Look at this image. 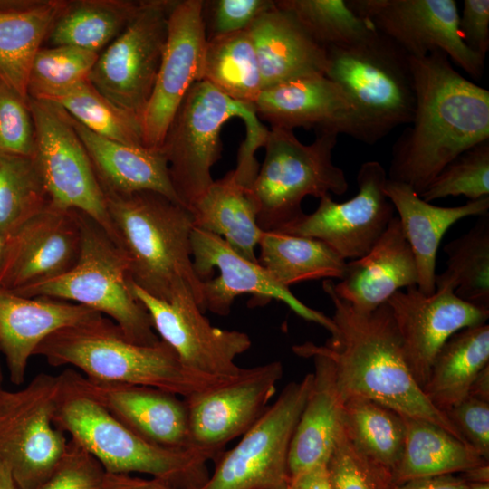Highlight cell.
<instances>
[{
	"label": "cell",
	"mask_w": 489,
	"mask_h": 489,
	"mask_svg": "<svg viewBox=\"0 0 489 489\" xmlns=\"http://www.w3.org/2000/svg\"><path fill=\"white\" fill-rule=\"evenodd\" d=\"M341 428L350 443L370 459L393 472L405 444L404 417L374 400H344Z\"/></svg>",
	"instance_id": "37"
},
{
	"label": "cell",
	"mask_w": 489,
	"mask_h": 489,
	"mask_svg": "<svg viewBox=\"0 0 489 489\" xmlns=\"http://www.w3.org/2000/svg\"><path fill=\"white\" fill-rule=\"evenodd\" d=\"M188 208L194 227L222 237L237 254L258 262L255 247L264 231L257 225V210L247 187L233 170L214 180Z\"/></svg>",
	"instance_id": "31"
},
{
	"label": "cell",
	"mask_w": 489,
	"mask_h": 489,
	"mask_svg": "<svg viewBox=\"0 0 489 489\" xmlns=\"http://www.w3.org/2000/svg\"><path fill=\"white\" fill-rule=\"evenodd\" d=\"M175 1H141L134 19L99 53L87 78L114 105L139 120L155 85Z\"/></svg>",
	"instance_id": "13"
},
{
	"label": "cell",
	"mask_w": 489,
	"mask_h": 489,
	"mask_svg": "<svg viewBox=\"0 0 489 489\" xmlns=\"http://www.w3.org/2000/svg\"><path fill=\"white\" fill-rule=\"evenodd\" d=\"M275 4L325 50L358 43L375 31L349 0H277Z\"/></svg>",
	"instance_id": "41"
},
{
	"label": "cell",
	"mask_w": 489,
	"mask_h": 489,
	"mask_svg": "<svg viewBox=\"0 0 489 489\" xmlns=\"http://www.w3.org/2000/svg\"><path fill=\"white\" fill-rule=\"evenodd\" d=\"M62 377L37 374L24 388H0V462L20 489H35L63 458L69 439L54 424Z\"/></svg>",
	"instance_id": "10"
},
{
	"label": "cell",
	"mask_w": 489,
	"mask_h": 489,
	"mask_svg": "<svg viewBox=\"0 0 489 489\" xmlns=\"http://www.w3.org/2000/svg\"><path fill=\"white\" fill-rule=\"evenodd\" d=\"M409 62L414 116L392 147L387 174L420 196L451 161L489 139V91L463 76L440 50Z\"/></svg>",
	"instance_id": "1"
},
{
	"label": "cell",
	"mask_w": 489,
	"mask_h": 489,
	"mask_svg": "<svg viewBox=\"0 0 489 489\" xmlns=\"http://www.w3.org/2000/svg\"><path fill=\"white\" fill-rule=\"evenodd\" d=\"M283 374L281 361L244 368L236 378L184 398L191 447L214 461L264 414Z\"/></svg>",
	"instance_id": "15"
},
{
	"label": "cell",
	"mask_w": 489,
	"mask_h": 489,
	"mask_svg": "<svg viewBox=\"0 0 489 489\" xmlns=\"http://www.w3.org/2000/svg\"><path fill=\"white\" fill-rule=\"evenodd\" d=\"M130 290L148 312L161 340L188 370L214 378L237 377L244 368L236 357L251 348L248 334L213 326L198 306L190 286L177 283L168 301L153 297L130 281Z\"/></svg>",
	"instance_id": "14"
},
{
	"label": "cell",
	"mask_w": 489,
	"mask_h": 489,
	"mask_svg": "<svg viewBox=\"0 0 489 489\" xmlns=\"http://www.w3.org/2000/svg\"><path fill=\"white\" fill-rule=\"evenodd\" d=\"M50 203L34 158L0 153V235L4 241Z\"/></svg>",
	"instance_id": "40"
},
{
	"label": "cell",
	"mask_w": 489,
	"mask_h": 489,
	"mask_svg": "<svg viewBox=\"0 0 489 489\" xmlns=\"http://www.w3.org/2000/svg\"><path fill=\"white\" fill-rule=\"evenodd\" d=\"M350 6L408 56L420 58L440 50L475 80L485 58L472 51L459 31L455 0H349Z\"/></svg>",
	"instance_id": "17"
},
{
	"label": "cell",
	"mask_w": 489,
	"mask_h": 489,
	"mask_svg": "<svg viewBox=\"0 0 489 489\" xmlns=\"http://www.w3.org/2000/svg\"><path fill=\"white\" fill-rule=\"evenodd\" d=\"M101 315L84 305L49 297H25L0 288V350L11 382H24L30 357L52 333Z\"/></svg>",
	"instance_id": "23"
},
{
	"label": "cell",
	"mask_w": 489,
	"mask_h": 489,
	"mask_svg": "<svg viewBox=\"0 0 489 489\" xmlns=\"http://www.w3.org/2000/svg\"><path fill=\"white\" fill-rule=\"evenodd\" d=\"M234 117L242 119L246 129L234 172L249 185L259 170L255 151L264 147L268 132L254 105L234 101L206 81L196 82L186 93L160 148L172 187L184 206L188 207L214 182L211 168L222 153L220 132Z\"/></svg>",
	"instance_id": "4"
},
{
	"label": "cell",
	"mask_w": 489,
	"mask_h": 489,
	"mask_svg": "<svg viewBox=\"0 0 489 489\" xmlns=\"http://www.w3.org/2000/svg\"><path fill=\"white\" fill-rule=\"evenodd\" d=\"M99 53L71 45L41 48L31 66L28 97L43 99L87 80Z\"/></svg>",
	"instance_id": "42"
},
{
	"label": "cell",
	"mask_w": 489,
	"mask_h": 489,
	"mask_svg": "<svg viewBox=\"0 0 489 489\" xmlns=\"http://www.w3.org/2000/svg\"><path fill=\"white\" fill-rule=\"evenodd\" d=\"M202 0H176L155 85L140 119L144 146L160 149L189 88L202 80L206 44Z\"/></svg>",
	"instance_id": "19"
},
{
	"label": "cell",
	"mask_w": 489,
	"mask_h": 489,
	"mask_svg": "<svg viewBox=\"0 0 489 489\" xmlns=\"http://www.w3.org/2000/svg\"><path fill=\"white\" fill-rule=\"evenodd\" d=\"M358 193L337 203L330 195L321 197L315 211L303 214L280 233L315 238L343 259L365 255L394 217V206L384 192L388 174L376 160L361 164L357 173Z\"/></svg>",
	"instance_id": "16"
},
{
	"label": "cell",
	"mask_w": 489,
	"mask_h": 489,
	"mask_svg": "<svg viewBox=\"0 0 489 489\" xmlns=\"http://www.w3.org/2000/svg\"><path fill=\"white\" fill-rule=\"evenodd\" d=\"M191 254L194 271L202 281L203 312L226 316L236 297L250 294L252 302L257 300L256 304L281 301L304 320L322 326L331 334L335 331L331 318L305 305L258 262L237 254L222 237L194 227Z\"/></svg>",
	"instance_id": "18"
},
{
	"label": "cell",
	"mask_w": 489,
	"mask_h": 489,
	"mask_svg": "<svg viewBox=\"0 0 489 489\" xmlns=\"http://www.w3.org/2000/svg\"><path fill=\"white\" fill-rule=\"evenodd\" d=\"M5 241L0 235V265L2 262L3 253H4Z\"/></svg>",
	"instance_id": "57"
},
{
	"label": "cell",
	"mask_w": 489,
	"mask_h": 489,
	"mask_svg": "<svg viewBox=\"0 0 489 489\" xmlns=\"http://www.w3.org/2000/svg\"><path fill=\"white\" fill-rule=\"evenodd\" d=\"M314 364L312 387L295 427L288 455L289 476L326 465L341 429L343 399L330 358L318 345L305 342L292 347Z\"/></svg>",
	"instance_id": "24"
},
{
	"label": "cell",
	"mask_w": 489,
	"mask_h": 489,
	"mask_svg": "<svg viewBox=\"0 0 489 489\" xmlns=\"http://www.w3.org/2000/svg\"><path fill=\"white\" fill-rule=\"evenodd\" d=\"M467 484L489 483V464L472 467L459 474Z\"/></svg>",
	"instance_id": "54"
},
{
	"label": "cell",
	"mask_w": 489,
	"mask_h": 489,
	"mask_svg": "<svg viewBox=\"0 0 489 489\" xmlns=\"http://www.w3.org/2000/svg\"><path fill=\"white\" fill-rule=\"evenodd\" d=\"M458 25L465 43L485 58L489 50V1L465 0Z\"/></svg>",
	"instance_id": "49"
},
{
	"label": "cell",
	"mask_w": 489,
	"mask_h": 489,
	"mask_svg": "<svg viewBox=\"0 0 489 489\" xmlns=\"http://www.w3.org/2000/svg\"><path fill=\"white\" fill-rule=\"evenodd\" d=\"M468 396L489 402V364L474 379Z\"/></svg>",
	"instance_id": "53"
},
{
	"label": "cell",
	"mask_w": 489,
	"mask_h": 489,
	"mask_svg": "<svg viewBox=\"0 0 489 489\" xmlns=\"http://www.w3.org/2000/svg\"><path fill=\"white\" fill-rule=\"evenodd\" d=\"M0 489H20L14 482L9 469L0 462Z\"/></svg>",
	"instance_id": "55"
},
{
	"label": "cell",
	"mask_w": 489,
	"mask_h": 489,
	"mask_svg": "<svg viewBox=\"0 0 489 489\" xmlns=\"http://www.w3.org/2000/svg\"><path fill=\"white\" fill-rule=\"evenodd\" d=\"M247 30L254 45L263 90L293 79L326 73V50L276 4Z\"/></svg>",
	"instance_id": "28"
},
{
	"label": "cell",
	"mask_w": 489,
	"mask_h": 489,
	"mask_svg": "<svg viewBox=\"0 0 489 489\" xmlns=\"http://www.w3.org/2000/svg\"><path fill=\"white\" fill-rule=\"evenodd\" d=\"M34 355L53 367L79 369L92 379L149 386L183 398L236 378L192 372L163 340L150 346L136 344L103 315L52 333Z\"/></svg>",
	"instance_id": "5"
},
{
	"label": "cell",
	"mask_w": 489,
	"mask_h": 489,
	"mask_svg": "<svg viewBox=\"0 0 489 489\" xmlns=\"http://www.w3.org/2000/svg\"><path fill=\"white\" fill-rule=\"evenodd\" d=\"M34 148L28 99L0 82V153L33 157Z\"/></svg>",
	"instance_id": "45"
},
{
	"label": "cell",
	"mask_w": 489,
	"mask_h": 489,
	"mask_svg": "<svg viewBox=\"0 0 489 489\" xmlns=\"http://www.w3.org/2000/svg\"><path fill=\"white\" fill-rule=\"evenodd\" d=\"M272 0L203 1L206 40L247 30L264 12L274 6Z\"/></svg>",
	"instance_id": "47"
},
{
	"label": "cell",
	"mask_w": 489,
	"mask_h": 489,
	"mask_svg": "<svg viewBox=\"0 0 489 489\" xmlns=\"http://www.w3.org/2000/svg\"><path fill=\"white\" fill-rule=\"evenodd\" d=\"M106 474L88 451L69 438L63 458L35 489H104Z\"/></svg>",
	"instance_id": "46"
},
{
	"label": "cell",
	"mask_w": 489,
	"mask_h": 489,
	"mask_svg": "<svg viewBox=\"0 0 489 489\" xmlns=\"http://www.w3.org/2000/svg\"><path fill=\"white\" fill-rule=\"evenodd\" d=\"M331 489H392V471L358 450L340 429L326 463Z\"/></svg>",
	"instance_id": "44"
},
{
	"label": "cell",
	"mask_w": 489,
	"mask_h": 489,
	"mask_svg": "<svg viewBox=\"0 0 489 489\" xmlns=\"http://www.w3.org/2000/svg\"><path fill=\"white\" fill-rule=\"evenodd\" d=\"M326 52L325 75L351 105L340 134L372 145L412 121L416 94L409 56L396 43L375 29L358 43Z\"/></svg>",
	"instance_id": "6"
},
{
	"label": "cell",
	"mask_w": 489,
	"mask_h": 489,
	"mask_svg": "<svg viewBox=\"0 0 489 489\" xmlns=\"http://www.w3.org/2000/svg\"><path fill=\"white\" fill-rule=\"evenodd\" d=\"M104 489H177L169 483L155 478H143L128 474H106Z\"/></svg>",
	"instance_id": "50"
},
{
	"label": "cell",
	"mask_w": 489,
	"mask_h": 489,
	"mask_svg": "<svg viewBox=\"0 0 489 489\" xmlns=\"http://www.w3.org/2000/svg\"></svg>",
	"instance_id": "59"
},
{
	"label": "cell",
	"mask_w": 489,
	"mask_h": 489,
	"mask_svg": "<svg viewBox=\"0 0 489 489\" xmlns=\"http://www.w3.org/2000/svg\"><path fill=\"white\" fill-rule=\"evenodd\" d=\"M258 118L271 128L331 129L351 111L342 88L325 74L293 79L262 91L254 104Z\"/></svg>",
	"instance_id": "27"
},
{
	"label": "cell",
	"mask_w": 489,
	"mask_h": 489,
	"mask_svg": "<svg viewBox=\"0 0 489 489\" xmlns=\"http://www.w3.org/2000/svg\"><path fill=\"white\" fill-rule=\"evenodd\" d=\"M72 121L104 197L154 191L181 203L160 149L123 144L91 131L72 118Z\"/></svg>",
	"instance_id": "29"
},
{
	"label": "cell",
	"mask_w": 489,
	"mask_h": 489,
	"mask_svg": "<svg viewBox=\"0 0 489 489\" xmlns=\"http://www.w3.org/2000/svg\"><path fill=\"white\" fill-rule=\"evenodd\" d=\"M28 106L35 138L33 158L51 203L87 215L115 242L103 191L72 118L49 101L28 97Z\"/></svg>",
	"instance_id": "12"
},
{
	"label": "cell",
	"mask_w": 489,
	"mask_h": 489,
	"mask_svg": "<svg viewBox=\"0 0 489 489\" xmlns=\"http://www.w3.org/2000/svg\"><path fill=\"white\" fill-rule=\"evenodd\" d=\"M384 192L397 209L403 234L414 254L417 289L426 295L436 292V262L445 233L457 221L489 211V197L465 205L444 207L422 199L408 185L387 179Z\"/></svg>",
	"instance_id": "26"
},
{
	"label": "cell",
	"mask_w": 489,
	"mask_h": 489,
	"mask_svg": "<svg viewBox=\"0 0 489 489\" xmlns=\"http://www.w3.org/2000/svg\"><path fill=\"white\" fill-rule=\"evenodd\" d=\"M465 444L489 459V402L467 396L446 412Z\"/></svg>",
	"instance_id": "48"
},
{
	"label": "cell",
	"mask_w": 489,
	"mask_h": 489,
	"mask_svg": "<svg viewBox=\"0 0 489 489\" xmlns=\"http://www.w3.org/2000/svg\"><path fill=\"white\" fill-rule=\"evenodd\" d=\"M404 420L405 444L392 472L394 486L419 477L460 474L488 463L441 427L421 418L404 417Z\"/></svg>",
	"instance_id": "33"
},
{
	"label": "cell",
	"mask_w": 489,
	"mask_h": 489,
	"mask_svg": "<svg viewBox=\"0 0 489 489\" xmlns=\"http://www.w3.org/2000/svg\"><path fill=\"white\" fill-rule=\"evenodd\" d=\"M140 4L133 0L67 1L46 41L50 46L71 45L99 53L134 19Z\"/></svg>",
	"instance_id": "35"
},
{
	"label": "cell",
	"mask_w": 489,
	"mask_h": 489,
	"mask_svg": "<svg viewBox=\"0 0 489 489\" xmlns=\"http://www.w3.org/2000/svg\"><path fill=\"white\" fill-rule=\"evenodd\" d=\"M62 374L72 388L145 440L168 449L194 450L183 398L149 386L92 379L73 369Z\"/></svg>",
	"instance_id": "22"
},
{
	"label": "cell",
	"mask_w": 489,
	"mask_h": 489,
	"mask_svg": "<svg viewBox=\"0 0 489 489\" xmlns=\"http://www.w3.org/2000/svg\"><path fill=\"white\" fill-rule=\"evenodd\" d=\"M41 100L56 103L73 120L101 137L145 147L140 120L114 105L88 80Z\"/></svg>",
	"instance_id": "39"
},
{
	"label": "cell",
	"mask_w": 489,
	"mask_h": 489,
	"mask_svg": "<svg viewBox=\"0 0 489 489\" xmlns=\"http://www.w3.org/2000/svg\"><path fill=\"white\" fill-rule=\"evenodd\" d=\"M464 196L468 201L489 197V139L451 161L419 196L427 202Z\"/></svg>",
	"instance_id": "43"
},
{
	"label": "cell",
	"mask_w": 489,
	"mask_h": 489,
	"mask_svg": "<svg viewBox=\"0 0 489 489\" xmlns=\"http://www.w3.org/2000/svg\"><path fill=\"white\" fill-rule=\"evenodd\" d=\"M78 211L50 203L5 241L0 288L18 292L64 274L81 251Z\"/></svg>",
	"instance_id": "21"
},
{
	"label": "cell",
	"mask_w": 489,
	"mask_h": 489,
	"mask_svg": "<svg viewBox=\"0 0 489 489\" xmlns=\"http://www.w3.org/2000/svg\"><path fill=\"white\" fill-rule=\"evenodd\" d=\"M332 283L324 280L322 289L332 302L336 330L318 346L333 364L343 401L351 397L374 400L404 417L430 421L465 444L414 379L388 305L369 312L358 311L335 293Z\"/></svg>",
	"instance_id": "2"
},
{
	"label": "cell",
	"mask_w": 489,
	"mask_h": 489,
	"mask_svg": "<svg viewBox=\"0 0 489 489\" xmlns=\"http://www.w3.org/2000/svg\"><path fill=\"white\" fill-rule=\"evenodd\" d=\"M469 489H489V483L468 484Z\"/></svg>",
	"instance_id": "56"
},
{
	"label": "cell",
	"mask_w": 489,
	"mask_h": 489,
	"mask_svg": "<svg viewBox=\"0 0 489 489\" xmlns=\"http://www.w3.org/2000/svg\"><path fill=\"white\" fill-rule=\"evenodd\" d=\"M338 136L335 130H319L311 144H303L293 130L268 129L263 164L247 187L262 231L278 232L299 219L307 196H341L348 190L343 170L332 161Z\"/></svg>",
	"instance_id": "8"
},
{
	"label": "cell",
	"mask_w": 489,
	"mask_h": 489,
	"mask_svg": "<svg viewBox=\"0 0 489 489\" xmlns=\"http://www.w3.org/2000/svg\"><path fill=\"white\" fill-rule=\"evenodd\" d=\"M1 382H2V372H1V368H0V385H1Z\"/></svg>",
	"instance_id": "58"
},
{
	"label": "cell",
	"mask_w": 489,
	"mask_h": 489,
	"mask_svg": "<svg viewBox=\"0 0 489 489\" xmlns=\"http://www.w3.org/2000/svg\"><path fill=\"white\" fill-rule=\"evenodd\" d=\"M392 489H469V484L459 475L446 474L412 479Z\"/></svg>",
	"instance_id": "51"
},
{
	"label": "cell",
	"mask_w": 489,
	"mask_h": 489,
	"mask_svg": "<svg viewBox=\"0 0 489 489\" xmlns=\"http://www.w3.org/2000/svg\"><path fill=\"white\" fill-rule=\"evenodd\" d=\"M62 377L54 424L88 451L108 474H144L177 489H197L208 479V459L196 450L156 446L133 432Z\"/></svg>",
	"instance_id": "7"
},
{
	"label": "cell",
	"mask_w": 489,
	"mask_h": 489,
	"mask_svg": "<svg viewBox=\"0 0 489 489\" xmlns=\"http://www.w3.org/2000/svg\"><path fill=\"white\" fill-rule=\"evenodd\" d=\"M443 250L446 269L436 275V289H453L460 299L489 310V213Z\"/></svg>",
	"instance_id": "38"
},
{
	"label": "cell",
	"mask_w": 489,
	"mask_h": 489,
	"mask_svg": "<svg viewBox=\"0 0 489 489\" xmlns=\"http://www.w3.org/2000/svg\"><path fill=\"white\" fill-rule=\"evenodd\" d=\"M417 268L398 216H394L373 247L346 264L335 293L356 310L369 312L387 303L402 288L417 286Z\"/></svg>",
	"instance_id": "25"
},
{
	"label": "cell",
	"mask_w": 489,
	"mask_h": 489,
	"mask_svg": "<svg viewBox=\"0 0 489 489\" xmlns=\"http://www.w3.org/2000/svg\"><path fill=\"white\" fill-rule=\"evenodd\" d=\"M105 199L130 281L165 301L176 284L185 281L203 312L202 281L192 263L194 220L189 208L154 191L105 196Z\"/></svg>",
	"instance_id": "3"
},
{
	"label": "cell",
	"mask_w": 489,
	"mask_h": 489,
	"mask_svg": "<svg viewBox=\"0 0 489 489\" xmlns=\"http://www.w3.org/2000/svg\"><path fill=\"white\" fill-rule=\"evenodd\" d=\"M312 382L309 373L287 384L241 440L214 460L213 472L197 489H286L290 445Z\"/></svg>",
	"instance_id": "11"
},
{
	"label": "cell",
	"mask_w": 489,
	"mask_h": 489,
	"mask_svg": "<svg viewBox=\"0 0 489 489\" xmlns=\"http://www.w3.org/2000/svg\"><path fill=\"white\" fill-rule=\"evenodd\" d=\"M67 0H0V82L28 99L34 59Z\"/></svg>",
	"instance_id": "30"
},
{
	"label": "cell",
	"mask_w": 489,
	"mask_h": 489,
	"mask_svg": "<svg viewBox=\"0 0 489 489\" xmlns=\"http://www.w3.org/2000/svg\"><path fill=\"white\" fill-rule=\"evenodd\" d=\"M201 81L234 101L255 104L263 86L248 30L206 40Z\"/></svg>",
	"instance_id": "36"
},
{
	"label": "cell",
	"mask_w": 489,
	"mask_h": 489,
	"mask_svg": "<svg viewBox=\"0 0 489 489\" xmlns=\"http://www.w3.org/2000/svg\"><path fill=\"white\" fill-rule=\"evenodd\" d=\"M78 216L81 251L72 268L14 293L84 305L114 321L130 341L148 346L158 343L148 312L130 290L124 254L97 222L80 211Z\"/></svg>",
	"instance_id": "9"
},
{
	"label": "cell",
	"mask_w": 489,
	"mask_h": 489,
	"mask_svg": "<svg viewBox=\"0 0 489 489\" xmlns=\"http://www.w3.org/2000/svg\"><path fill=\"white\" fill-rule=\"evenodd\" d=\"M257 261L280 284H292L313 280H341L347 262L321 240L263 232L258 243Z\"/></svg>",
	"instance_id": "34"
},
{
	"label": "cell",
	"mask_w": 489,
	"mask_h": 489,
	"mask_svg": "<svg viewBox=\"0 0 489 489\" xmlns=\"http://www.w3.org/2000/svg\"><path fill=\"white\" fill-rule=\"evenodd\" d=\"M286 489H331L326 465L315 466L290 477Z\"/></svg>",
	"instance_id": "52"
},
{
	"label": "cell",
	"mask_w": 489,
	"mask_h": 489,
	"mask_svg": "<svg viewBox=\"0 0 489 489\" xmlns=\"http://www.w3.org/2000/svg\"><path fill=\"white\" fill-rule=\"evenodd\" d=\"M489 364V325L462 329L436 355L422 391L439 411L464 400L477 374Z\"/></svg>",
	"instance_id": "32"
},
{
	"label": "cell",
	"mask_w": 489,
	"mask_h": 489,
	"mask_svg": "<svg viewBox=\"0 0 489 489\" xmlns=\"http://www.w3.org/2000/svg\"><path fill=\"white\" fill-rule=\"evenodd\" d=\"M411 374L422 388L436 355L458 331L486 323L489 310L471 304L453 289L422 293L417 286L398 291L387 302Z\"/></svg>",
	"instance_id": "20"
}]
</instances>
